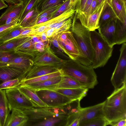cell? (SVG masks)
I'll return each instance as SVG.
<instances>
[{
  "label": "cell",
  "instance_id": "obj_1",
  "mask_svg": "<svg viewBox=\"0 0 126 126\" xmlns=\"http://www.w3.org/2000/svg\"><path fill=\"white\" fill-rule=\"evenodd\" d=\"M104 117L113 125L119 121L126 119V83L114 91L104 101L103 107Z\"/></svg>",
  "mask_w": 126,
  "mask_h": 126
},
{
  "label": "cell",
  "instance_id": "obj_2",
  "mask_svg": "<svg viewBox=\"0 0 126 126\" xmlns=\"http://www.w3.org/2000/svg\"><path fill=\"white\" fill-rule=\"evenodd\" d=\"M71 29L81 53V56L78 62L83 65L90 67L94 57L90 31L82 25L77 18L76 12L72 18Z\"/></svg>",
  "mask_w": 126,
  "mask_h": 126
},
{
  "label": "cell",
  "instance_id": "obj_3",
  "mask_svg": "<svg viewBox=\"0 0 126 126\" xmlns=\"http://www.w3.org/2000/svg\"><path fill=\"white\" fill-rule=\"evenodd\" d=\"M68 62L69 64L65 68H61L63 75L72 78L88 89L93 88L97 84V76L93 68L76 60L71 59Z\"/></svg>",
  "mask_w": 126,
  "mask_h": 126
},
{
  "label": "cell",
  "instance_id": "obj_4",
  "mask_svg": "<svg viewBox=\"0 0 126 126\" xmlns=\"http://www.w3.org/2000/svg\"><path fill=\"white\" fill-rule=\"evenodd\" d=\"M48 39L49 43L66 54L71 59L78 61L81 57L80 50L70 30L60 32Z\"/></svg>",
  "mask_w": 126,
  "mask_h": 126
},
{
  "label": "cell",
  "instance_id": "obj_5",
  "mask_svg": "<svg viewBox=\"0 0 126 126\" xmlns=\"http://www.w3.org/2000/svg\"><path fill=\"white\" fill-rule=\"evenodd\" d=\"M94 57L90 67L94 69L104 66L111 56L113 47L110 46L101 35L95 30L90 32Z\"/></svg>",
  "mask_w": 126,
  "mask_h": 126
},
{
  "label": "cell",
  "instance_id": "obj_6",
  "mask_svg": "<svg viewBox=\"0 0 126 126\" xmlns=\"http://www.w3.org/2000/svg\"><path fill=\"white\" fill-rule=\"evenodd\" d=\"M75 12V10L70 7L59 16L32 27L33 29L30 32V34L32 36H40L46 31L50 29L54 35H55L56 27L73 16Z\"/></svg>",
  "mask_w": 126,
  "mask_h": 126
},
{
  "label": "cell",
  "instance_id": "obj_7",
  "mask_svg": "<svg viewBox=\"0 0 126 126\" xmlns=\"http://www.w3.org/2000/svg\"><path fill=\"white\" fill-rule=\"evenodd\" d=\"M5 90L10 111L14 109L22 110L37 107L19 90L18 88Z\"/></svg>",
  "mask_w": 126,
  "mask_h": 126
},
{
  "label": "cell",
  "instance_id": "obj_8",
  "mask_svg": "<svg viewBox=\"0 0 126 126\" xmlns=\"http://www.w3.org/2000/svg\"><path fill=\"white\" fill-rule=\"evenodd\" d=\"M35 92L40 99L49 107H62L76 100L63 95L52 90H35Z\"/></svg>",
  "mask_w": 126,
  "mask_h": 126
},
{
  "label": "cell",
  "instance_id": "obj_9",
  "mask_svg": "<svg viewBox=\"0 0 126 126\" xmlns=\"http://www.w3.org/2000/svg\"><path fill=\"white\" fill-rule=\"evenodd\" d=\"M120 54L111 81L114 90L121 87L126 83V43L123 44L120 50Z\"/></svg>",
  "mask_w": 126,
  "mask_h": 126
},
{
  "label": "cell",
  "instance_id": "obj_10",
  "mask_svg": "<svg viewBox=\"0 0 126 126\" xmlns=\"http://www.w3.org/2000/svg\"><path fill=\"white\" fill-rule=\"evenodd\" d=\"M107 0H104L97 5L91 14L86 15L82 12L77 13V17L80 22L90 31H93L99 28V22L101 15L107 5Z\"/></svg>",
  "mask_w": 126,
  "mask_h": 126
},
{
  "label": "cell",
  "instance_id": "obj_11",
  "mask_svg": "<svg viewBox=\"0 0 126 126\" xmlns=\"http://www.w3.org/2000/svg\"><path fill=\"white\" fill-rule=\"evenodd\" d=\"M32 60L34 65L49 66L59 68L64 62L55 54L49 45L46 47L44 51L38 54Z\"/></svg>",
  "mask_w": 126,
  "mask_h": 126
},
{
  "label": "cell",
  "instance_id": "obj_12",
  "mask_svg": "<svg viewBox=\"0 0 126 126\" xmlns=\"http://www.w3.org/2000/svg\"><path fill=\"white\" fill-rule=\"evenodd\" d=\"M58 67L33 65L24 72L19 78L20 81L51 73L59 70Z\"/></svg>",
  "mask_w": 126,
  "mask_h": 126
},
{
  "label": "cell",
  "instance_id": "obj_13",
  "mask_svg": "<svg viewBox=\"0 0 126 126\" xmlns=\"http://www.w3.org/2000/svg\"><path fill=\"white\" fill-rule=\"evenodd\" d=\"M35 43L32 36H27L24 41L16 47L14 51L18 55L32 58L33 59L40 53L35 48Z\"/></svg>",
  "mask_w": 126,
  "mask_h": 126
},
{
  "label": "cell",
  "instance_id": "obj_14",
  "mask_svg": "<svg viewBox=\"0 0 126 126\" xmlns=\"http://www.w3.org/2000/svg\"><path fill=\"white\" fill-rule=\"evenodd\" d=\"M104 103V101L92 106L81 108L79 116L80 123L97 117H105L103 110Z\"/></svg>",
  "mask_w": 126,
  "mask_h": 126
},
{
  "label": "cell",
  "instance_id": "obj_15",
  "mask_svg": "<svg viewBox=\"0 0 126 126\" xmlns=\"http://www.w3.org/2000/svg\"><path fill=\"white\" fill-rule=\"evenodd\" d=\"M117 20L116 19L111 20L98 29V33L111 47H113L115 45L114 40Z\"/></svg>",
  "mask_w": 126,
  "mask_h": 126
},
{
  "label": "cell",
  "instance_id": "obj_16",
  "mask_svg": "<svg viewBox=\"0 0 126 126\" xmlns=\"http://www.w3.org/2000/svg\"><path fill=\"white\" fill-rule=\"evenodd\" d=\"M107 2L116 18L123 23H126V1L107 0Z\"/></svg>",
  "mask_w": 126,
  "mask_h": 126
},
{
  "label": "cell",
  "instance_id": "obj_17",
  "mask_svg": "<svg viewBox=\"0 0 126 126\" xmlns=\"http://www.w3.org/2000/svg\"><path fill=\"white\" fill-rule=\"evenodd\" d=\"M24 72L16 67L6 65H0V85L8 80L19 78Z\"/></svg>",
  "mask_w": 126,
  "mask_h": 126
},
{
  "label": "cell",
  "instance_id": "obj_18",
  "mask_svg": "<svg viewBox=\"0 0 126 126\" xmlns=\"http://www.w3.org/2000/svg\"><path fill=\"white\" fill-rule=\"evenodd\" d=\"M9 115L4 126H26L28 117L20 110L14 109Z\"/></svg>",
  "mask_w": 126,
  "mask_h": 126
},
{
  "label": "cell",
  "instance_id": "obj_19",
  "mask_svg": "<svg viewBox=\"0 0 126 126\" xmlns=\"http://www.w3.org/2000/svg\"><path fill=\"white\" fill-rule=\"evenodd\" d=\"M63 95L80 101L87 95L88 89L84 87L56 88L52 90Z\"/></svg>",
  "mask_w": 126,
  "mask_h": 126
},
{
  "label": "cell",
  "instance_id": "obj_20",
  "mask_svg": "<svg viewBox=\"0 0 126 126\" xmlns=\"http://www.w3.org/2000/svg\"><path fill=\"white\" fill-rule=\"evenodd\" d=\"M6 65L19 68L24 72L33 65L32 60L28 57L18 55L7 63L0 64Z\"/></svg>",
  "mask_w": 126,
  "mask_h": 126
},
{
  "label": "cell",
  "instance_id": "obj_21",
  "mask_svg": "<svg viewBox=\"0 0 126 126\" xmlns=\"http://www.w3.org/2000/svg\"><path fill=\"white\" fill-rule=\"evenodd\" d=\"M24 6L21 2L9 5L0 16V25H3L6 20L9 18L16 17L20 18Z\"/></svg>",
  "mask_w": 126,
  "mask_h": 126
},
{
  "label": "cell",
  "instance_id": "obj_22",
  "mask_svg": "<svg viewBox=\"0 0 126 126\" xmlns=\"http://www.w3.org/2000/svg\"><path fill=\"white\" fill-rule=\"evenodd\" d=\"M18 88L36 107H47L38 96L35 92V89L27 86L23 85H20Z\"/></svg>",
  "mask_w": 126,
  "mask_h": 126
},
{
  "label": "cell",
  "instance_id": "obj_23",
  "mask_svg": "<svg viewBox=\"0 0 126 126\" xmlns=\"http://www.w3.org/2000/svg\"><path fill=\"white\" fill-rule=\"evenodd\" d=\"M10 111L5 90H0V124L4 126L7 118Z\"/></svg>",
  "mask_w": 126,
  "mask_h": 126
},
{
  "label": "cell",
  "instance_id": "obj_24",
  "mask_svg": "<svg viewBox=\"0 0 126 126\" xmlns=\"http://www.w3.org/2000/svg\"><path fill=\"white\" fill-rule=\"evenodd\" d=\"M62 76L33 83L26 86L36 90L44 89L52 90L54 88V86L58 84L60 81Z\"/></svg>",
  "mask_w": 126,
  "mask_h": 126
},
{
  "label": "cell",
  "instance_id": "obj_25",
  "mask_svg": "<svg viewBox=\"0 0 126 126\" xmlns=\"http://www.w3.org/2000/svg\"><path fill=\"white\" fill-rule=\"evenodd\" d=\"M39 13L37 3L19 24L23 27H31L33 26L36 24Z\"/></svg>",
  "mask_w": 126,
  "mask_h": 126
},
{
  "label": "cell",
  "instance_id": "obj_26",
  "mask_svg": "<svg viewBox=\"0 0 126 126\" xmlns=\"http://www.w3.org/2000/svg\"><path fill=\"white\" fill-rule=\"evenodd\" d=\"M115 44L120 45L126 42V23H123L117 19L115 36Z\"/></svg>",
  "mask_w": 126,
  "mask_h": 126
},
{
  "label": "cell",
  "instance_id": "obj_27",
  "mask_svg": "<svg viewBox=\"0 0 126 126\" xmlns=\"http://www.w3.org/2000/svg\"><path fill=\"white\" fill-rule=\"evenodd\" d=\"M79 87H84L72 78L63 75L62 76L60 81L55 86L52 90L56 88H72Z\"/></svg>",
  "mask_w": 126,
  "mask_h": 126
},
{
  "label": "cell",
  "instance_id": "obj_28",
  "mask_svg": "<svg viewBox=\"0 0 126 126\" xmlns=\"http://www.w3.org/2000/svg\"><path fill=\"white\" fill-rule=\"evenodd\" d=\"M63 75L62 69L60 68L59 70L51 73L31 79L21 80L20 81V85H26Z\"/></svg>",
  "mask_w": 126,
  "mask_h": 126
},
{
  "label": "cell",
  "instance_id": "obj_29",
  "mask_svg": "<svg viewBox=\"0 0 126 126\" xmlns=\"http://www.w3.org/2000/svg\"><path fill=\"white\" fill-rule=\"evenodd\" d=\"M28 28L22 27L18 23L12 31L0 38V46L10 41Z\"/></svg>",
  "mask_w": 126,
  "mask_h": 126
},
{
  "label": "cell",
  "instance_id": "obj_30",
  "mask_svg": "<svg viewBox=\"0 0 126 126\" xmlns=\"http://www.w3.org/2000/svg\"><path fill=\"white\" fill-rule=\"evenodd\" d=\"M116 19H117L111 8L107 4L100 17L99 22V28L102 27L110 21Z\"/></svg>",
  "mask_w": 126,
  "mask_h": 126
},
{
  "label": "cell",
  "instance_id": "obj_31",
  "mask_svg": "<svg viewBox=\"0 0 126 126\" xmlns=\"http://www.w3.org/2000/svg\"><path fill=\"white\" fill-rule=\"evenodd\" d=\"M27 36L13 40L0 46V51H14L17 47L21 44L25 40Z\"/></svg>",
  "mask_w": 126,
  "mask_h": 126
},
{
  "label": "cell",
  "instance_id": "obj_32",
  "mask_svg": "<svg viewBox=\"0 0 126 126\" xmlns=\"http://www.w3.org/2000/svg\"><path fill=\"white\" fill-rule=\"evenodd\" d=\"M110 123L104 117H99L80 123L79 126H105Z\"/></svg>",
  "mask_w": 126,
  "mask_h": 126
},
{
  "label": "cell",
  "instance_id": "obj_33",
  "mask_svg": "<svg viewBox=\"0 0 126 126\" xmlns=\"http://www.w3.org/2000/svg\"><path fill=\"white\" fill-rule=\"evenodd\" d=\"M65 0H44L41 2L39 13L45 10L54 6L62 4Z\"/></svg>",
  "mask_w": 126,
  "mask_h": 126
},
{
  "label": "cell",
  "instance_id": "obj_34",
  "mask_svg": "<svg viewBox=\"0 0 126 126\" xmlns=\"http://www.w3.org/2000/svg\"><path fill=\"white\" fill-rule=\"evenodd\" d=\"M18 55L14 51H0V64L7 63Z\"/></svg>",
  "mask_w": 126,
  "mask_h": 126
},
{
  "label": "cell",
  "instance_id": "obj_35",
  "mask_svg": "<svg viewBox=\"0 0 126 126\" xmlns=\"http://www.w3.org/2000/svg\"><path fill=\"white\" fill-rule=\"evenodd\" d=\"M20 85V80L19 78H17L8 80L0 84V90L15 87L18 88Z\"/></svg>",
  "mask_w": 126,
  "mask_h": 126
},
{
  "label": "cell",
  "instance_id": "obj_36",
  "mask_svg": "<svg viewBox=\"0 0 126 126\" xmlns=\"http://www.w3.org/2000/svg\"><path fill=\"white\" fill-rule=\"evenodd\" d=\"M37 0H29L26 4L24 6L20 16L19 23L22 20L26 15L31 10L34 6L37 3Z\"/></svg>",
  "mask_w": 126,
  "mask_h": 126
},
{
  "label": "cell",
  "instance_id": "obj_37",
  "mask_svg": "<svg viewBox=\"0 0 126 126\" xmlns=\"http://www.w3.org/2000/svg\"><path fill=\"white\" fill-rule=\"evenodd\" d=\"M62 4H60L49 8L43 12L39 13L37 17V21L43 17L47 16L52 14L55 13Z\"/></svg>",
  "mask_w": 126,
  "mask_h": 126
},
{
  "label": "cell",
  "instance_id": "obj_38",
  "mask_svg": "<svg viewBox=\"0 0 126 126\" xmlns=\"http://www.w3.org/2000/svg\"><path fill=\"white\" fill-rule=\"evenodd\" d=\"M70 0H65L57 10L54 13L52 18L61 15L70 7Z\"/></svg>",
  "mask_w": 126,
  "mask_h": 126
},
{
  "label": "cell",
  "instance_id": "obj_39",
  "mask_svg": "<svg viewBox=\"0 0 126 126\" xmlns=\"http://www.w3.org/2000/svg\"><path fill=\"white\" fill-rule=\"evenodd\" d=\"M87 0H79L76 6L75 12H82Z\"/></svg>",
  "mask_w": 126,
  "mask_h": 126
},
{
  "label": "cell",
  "instance_id": "obj_40",
  "mask_svg": "<svg viewBox=\"0 0 126 126\" xmlns=\"http://www.w3.org/2000/svg\"><path fill=\"white\" fill-rule=\"evenodd\" d=\"M97 5V0H93L90 6L88 9L84 12H82L86 15L91 14L93 12Z\"/></svg>",
  "mask_w": 126,
  "mask_h": 126
},
{
  "label": "cell",
  "instance_id": "obj_41",
  "mask_svg": "<svg viewBox=\"0 0 126 126\" xmlns=\"http://www.w3.org/2000/svg\"><path fill=\"white\" fill-rule=\"evenodd\" d=\"M19 17H18L8 18L5 21L4 24L11 25L15 24L18 23Z\"/></svg>",
  "mask_w": 126,
  "mask_h": 126
},
{
  "label": "cell",
  "instance_id": "obj_42",
  "mask_svg": "<svg viewBox=\"0 0 126 126\" xmlns=\"http://www.w3.org/2000/svg\"><path fill=\"white\" fill-rule=\"evenodd\" d=\"M54 14V13L50 15L41 18L37 21L35 25L44 22L51 19L52 18V16Z\"/></svg>",
  "mask_w": 126,
  "mask_h": 126
},
{
  "label": "cell",
  "instance_id": "obj_43",
  "mask_svg": "<svg viewBox=\"0 0 126 126\" xmlns=\"http://www.w3.org/2000/svg\"><path fill=\"white\" fill-rule=\"evenodd\" d=\"M126 119H121L113 125V126H126Z\"/></svg>",
  "mask_w": 126,
  "mask_h": 126
},
{
  "label": "cell",
  "instance_id": "obj_44",
  "mask_svg": "<svg viewBox=\"0 0 126 126\" xmlns=\"http://www.w3.org/2000/svg\"><path fill=\"white\" fill-rule=\"evenodd\" d=\"M79 0H70V6L73 9L75 10L76 6Z\"/></svg>",
  "mask_w": 126,
  "mask_h": 126
},
{
  "label": "cell",
  "instance_id": "obj_45",
  "mask_svg": "<svg viewBox=\"0 0 126 126\" xmlns=\"http://www.w3.org/2000/svg\"><path fill=\"white\" fill-rule=\"evenodd\" d=\"M6 2L8 4L10 5L14 4L21 2L19 0H3ZM22 3V2H21Z\"/></svg>",
  "mask_w": 126,
  "mask_h": 126
},
{
  "label": "cell",
  "instance_id": "obj_46",
  "mask_svg": "<svg viewBox=\"0 0 126 126\" xmlns=\"http://www.w3.org/2000/svg\"><path fill=\"white\" fill-rule=\"evenodd\" d=\"M93 0H87L86 3L83 11L82 12H84L88 9L90 6Z\"/></svg>",
  "mask_w": 126,
  "mask_h": 126
},
{
  "label": "cell",
  "instance_id": "obj_47",
  "mask_svg": "<svg viewBox=\"0 0 126 126\" xmlns=\"http://www.w3.org/2000/svg\"><path fill=\"white\" fill-rule=\"evenodd\" d=\"M80 121L79 118H77L73 121L69 126H79Z\"/></svg>",
  "mask_w": 126,
  "mask_h": 126
},
{
  "label": "cell",
  "instance_id": "obj_48",
  "mask_svg": "<svg viewBox=\"0 0 126 126\" xmlns=\"http://www.w3.org/2000/svg\"><path fill=\"white\" fill-rule=\"evenodd\" d=\"M8 7V5L3 0H0V10Z\"/></svg>",
  "mask_w": 126,
  "mask_h": 126
},
{
  "label": "cell",
  "instance_id": "obj_49",
  "mask_svg": "<svg viewBox=\"0 0 126 126\" xmlns=\"http://www.w3.org/2000/svg\"><path fill=\"white\" fill-rule=\"evenodd\" d=\"M21 2H22L24 6L27 3L29 0H19Z\"/></svg>",
  "mask_w": 126,
  "mask_h": 126
},
{
  "label": "cell",
  "instance_id": "obj_50",
  "mask_svg": "<svg viewBox=\"0 0 126 126\" xmlns=\"http://www.w3.org/2000/svg\"><path fill=\"white\" fill-rule=\"evenodd\" d=\"M103 1V0H97V5L100 4Z\"/></svg>",
  "mask_w": 126,
  "mask_h": 126
},
{
  "label": "cell",
  "instance_id": "obj_51",
  "mask_svg": "<svg viewBox=\"0 0 126 126\" xmlns=\"http://www.w3.org/2000/svg\"><path fill=\"white\" fill-rule=\"evenodd\" d=\"M41 0H37V3H38Z\"/></svg>",
  "mask_w": 126,
  "mask_h": 126
},
{
  "label": "cell",
  "instance_id": "obj_52",
  "mask_svg": "<svg viewBox=\"0 0 126 126\" xmlns=\"http://www.w3.org/2000/svg\"><path fill=\"white\" fill-rule=\"evenodd\" d=\"M125 1H126V0H124Z\"/></svg>",
  "mask_w": 126,
  "mask_h": 126
},
{
  "label": "cell",
  "instance_id": "obj_53",
  "mask_svg": "<svg viewBox=\"0 0 126 126\" xmlns=\"http://www.w3.org/2000/svg\"></svg>",
  "mask_w": 126,
  "mask_h": 126
},
{
  "label": "cell",
  "instance_id": "obj_54",
  "mask_svg": "<svg viewBox=\"0 0 126 126\" xmlns=\"http://www.w3.org/2000/svg\"><path fill=\"white\" fill-rule=\"evenodd\" d=\"M104 0H103V1H104Z\"/></svg>",
  "mask_w": 126,
  "mask_h": 126
}]
</instances>
